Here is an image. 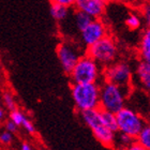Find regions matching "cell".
I'll return each mask as SVG.
<instances>
[{
	"instance_id": "cell-26",
	"label": "cell",
	"mask_w": 150,
	"mask_h": 150,
	"mask_svg": "<svg viewBox=\"0 0 150 150\" xmlns=\"http://www.w3.org/2000/svg\"><path fill=\"white\" fill-rule=\"evenodd\" d=\"M145 18H146V22H147V24H149V22H150V9H149V6L145 9Z\"/></svg>"
},
{
	"instance_id": "cell-23",
	"label": "cell",
	"mask_w": 150,
	"mask_h": 150,
	"mask_svg": "<svg viewBox=\"0 0 150 150\" xmlns=\"http://www.w3.org/2000/svg\"><path fill=\"white\" fill-rule=\"evenodd\" d=\"M52 3H59V4H62V6H66L68 8H71V6H74L75 0H50Z\"/></svg>"
},
{
	"instance_id": "cell-20",
	"label": "cell",
	"mask_w": 150,
	"mask_h": 150,
	"mask_svg": "<svg viewBox=\"0 0 150 150\" xmlns=\"http://www.w3.org/2000/svg\"><path fill=\"white\" fill-rule=\"evenodd\" d=\"M3 102L6 104V106L9 108L10 110H15V101L13 99V96L9 92H6L3 94Z\"/></svg>"
},
{
	"instance_id": "cell-12",
	"label": "cell",
	"mask_w": 150,
	"mask_h": 150,
	"mask_svg": "<svg viewBox=\"0 0 150 150\" xmlns=\"http://www.w3.org/2000/svg\"><path fill=\"white\" fill-rule=\"evenodd\" d=\"M50 15L55 21L59 23H62L66 21L69 15V8L59 3H52L50 6Z\"/></svg>"
},
{
	"instance_id": "cell-25",
	"label": "cell",
	"mask_w": 150,
	"mask_h": 150,
	"mask_svg": "<svg viewBox=\"0 0 150 150\" xmlns=\"http://www.w3.org/2000/svg\"><path fill=\"white\" fill-rule=\"evenodd\" d=\"M129 148H130L131 150H144V148L142 147L141 145L138 144V143L136 141H135V139L133 142H132L131 144L129 145Z\"/></svg>"
},
{
	"instance_id": "cell-6",
	"label": "cell",
	"mask_w": 150,
	"mask_h": 150,
	"mask_svg": "<svg viewBox=\"0 0 150 150\" xmlns=\"http://www.w3.org/2000/svg\"><path fill=\"white\" fill-rule=\"evenodd\" d=\"M116 119L118 131L128 134L133 138H136L144 125H147L141 115L128 107H122L119 112H116Z\"/></svg>"
},
{
	"instance_id": "cell-7",
	"label": "cell",
	"mask_w": 150,
	"mask_h": 150,
	"mask_svg": "<svg viewBox=\"0 0 150 150\" xmlns=\"http://www.w3.org/2000/svg\"><path fill=\"white\" fill-rule=\"evenodd\" d=\"M104 71V79L112 84L120 86L122 88L129 87L132 79V71L128 63L119 62L112 63L110 66L105 67Z\"/></svg>"
},
{
	"instance_id": "cell-5",
	"label": "cell",
	"mask_w": 150,
	"mask_h": 150,
	"mask_svg": "<svg viewBox=\"0 0 150 150\" xmlns=\"http://www.w3.org/2000/svg\"><path fill=\"white\" fill-rule=\"evenodd\" d=\"M125 93L120 86L104 81L100 85V108L116 114L125 107Z\"/></svg>"
},
{
	"instance_id": "cell-19",
	"label": "cell",
	"mask_w": 150,
	"mask_h": 150,
	"mask_svg": "<svg viewBox=\"0 0 150 150\" xmlns=\"http://www.w3.org/2000/svg\"><path fill=\"white\" fill-rule=\"evenodd\" d=\"M13 142V133L9 131H4L0 134V144L4 145V146H9L12 144Z\"/></svg>"
},
{
	"instance_id": "cell-3",
	"label": "cell",
	"mask_w": 150,
	"mask_h": 150,
	"mask_svg": "<svg viewBox=\"0 0 150 150\" xmlns=\"http://www.w3.org/2000/svg\"><path fill=\"white\" fill-rule=\"evenodd\" d=\"M101 66L88 55L81 56L70 72L72 84L97 83L100 78Z\"/></svg>"
},
{
	"instance_id": "cell-24",
	"label": "cell",
	"mask_w": 150,
	"mask_h": 150,
	"mask_svg": "<svg viewBox=\"0 0 150 150\" xmlns=\"http://www.w3.org/2000/svg\"><path fill=\"white\" fill-rule=\"evenodd\" d=\"M17 125L14 123V122L10 119L9 121L6 122V131H9V132H11V133H15V132H17Z\"/></svg>"
},
{
	"instance_id": "cell-13",
	"label": "cell",
	"mask_w": 150,
	"mask_h": 150,
	"mask_svg": "<svg viewBox=\"0 0 150 150\" xmlns=\"http://www.w3.org/2000/svg\"><path fill=\"white\" fill-rule=\"evenodd\" d=\"M100 114L102 117L104 125H106L107 128L110 129V131H112L114 133H118V125H117V119H116V114L112 112H108L106 110L100 108Z\"/></svg>"
},
{
	"instance_id": "cell-28",
	"label": "cell",
	"mask_w": 150,
	"mask_h": 150,
	"mask_svg": "<svg viewBox=\"0 0 150 150\" xmlns=\"http://www.w3.org/2000/svg\"><path fill=\"white\" fill-rule=\"evenodd\" d=\"M3 117H4V112H3L1 108H0V121L3 119Z\"/></svg>"
},
{
	"instance_id": "cell-21",
	"label": "cell",
	"mask_w": 150,
	"mask_h": 150,
	"mask_svg": "<svg viewBox=\"0 0 150 150\" xmlns=\"http://www.w3.org/2000/svg\"><path fill=\"white\" fill-rule=\"evenodd\" d=\"M21 127H23V128L25 129V130L28 132L29 134H35V125H32V122L30 121V120H29L27 117L24 119V121H23V123H22V125H21Z\"/></svg>"
},
{
	"instance_id": "cell-15",
	"label": "cell",
	"mask_w": 150,
	"mask_h": 150,
	"mask_svg": "<svg viewBox=\"0 0 150 150\" xmlns=\"http://www.w3.org/2000/svg\"><path fill=\"white\" fill-rule=\"evenodd\" d=\"M135 141L141 145L145 149H150V127L148 125H145L144 128L142 129L141 132L136 136Z\"/></svg>"
},
{
	"instance_id": "cell-22",
	"label": "cell",
	"mask_w": 150,
	"mask_h": 150,
	"mask_svg": "<svg viewBox=\"0 0 150 150\" xmlns=\"http://www.w3.org/2000/svg\"><path fill=\"white\" fill-rule=\"evenodd\" d=\"M135 138L131 137V136H129L128 134H125V133H121L120 132V137H119V142L121 143L123 146H129V145L131 144L132 142L134 141Z\"/></svg>"
},
{
	"instance_id": "cell-10",
	"label": "cell",
	"mask_w": 150,
	"mask_h": 150,
	"mask_svg": "<svg viewBox=\"0 0 150 150\" xmlns=\"http://www.w3.org/2000/svg\"><path fill=\"white\" fill-rule=\"evenodd\" d=\"M105 1L103 0H75V10L87 13L92 18H101L105 12Z\"/></svg>"
},
{
	"instance_id": "cell-2",
	"label": "cell",
	"mask_w": 150,
	"mask_h": 150,
	"mask_svg": "<svg viewBox=\"0 0 150 150\" xmlns=\"http://www.w3.org/2000/svg\"><path fill=\"white\" fill-rule=\"evenodd\" d=\"M81 116L83 121L90 128L93 133L94 137L103 145L104 147L112 148L115 143V133L110 131L106 125H104L100 114V107L92 110H81Z\"/></svg>"
},
{
	"instance_id": "cell-17",
	"label": "cell",
	"mask_w": 150,
	"mask_h": 150,
	"mask_svg": "<svg viewBox=\"0 0 150 150\" xmlns=\"http://www.w3.org/2000/svg\"><path fill=\"white\" fill-rule=\"evenodd\" d=\"M141 18L139 16L136 15V14H130V15L127 17L125 19V24L128 26L129 28L132 29V30H135V29H138L141 27Z\"/></svg>"
},
{
	"instance_id": "cell-14",
	"label": "cell",
	"mask_w": 150,
	"mask_h": 150,
	"mask_svg": "<svg viewBox=\"0 0 150 150\" xmlns=\"http://www.w3.org/2000/svg\"><path fill=\"white\" fill-rule=\"evenodd\" d=\"M92 19L93 18H92L90 15H88L87 13L83 12V11H79V10H75L73 21H74L75 28H76L77 31L81 32Z\"/></svg>"
},
{
	"instance_id": "cell-29",
	"label": "cell",
	"mask_w": 150,
	"mask_h": 150,
	"mask_svg": "<svg viewBox=\"0 0 150 150\" xmlns=\"http://www.w3.org/2000/svg\"><path fill=\"white\" fill-rule=\"evenodd\" d=\"M103 1H105V2H106V1H108V0H103Z\"/></svg>"
},
{
	"instance_id": "cell-11",
	"label": "cell",
	"mask_w": 150,
	"mask_h": 150,
	"mask_svg": "<svg viewBox=\"0 0 150 150\" xmlns=\"http://www.w3.org/2000/svg\"><path fill=\"white\" fill-rule=\"evenodd\" d=\"M137 76L141 81L142 85L147 90L150 89V62L148 61H142L137 67Z\"/></svg>"
},
{
	"instance_id": "cell-16",
	"label": "cell",
	"mask_w": 150,
	"mask_h": 150,
	"mask_svg": "<svg viewBox=\"0 0 150 150\" xmlns=\"http://www.w3.org/2000/svg\"><path fill=\"white\" fill-rule=\"evenodd\" d=\"M141 52H142L141 53L142 58L144 59V61L150 62V30L149 29L145 30L143 38H142Z\"/></svg>"
},
{
	"instance_id": "cell-8",
	"label": "cell",
	"mask_w": 150,
	"mask_h": 150,
	"mask_svg": "<svg viewBox=\"0 0 150 150\" xmlns=\"http://www.w3.org/2000/svg\"><path fill=\"white\" fill-rule=\"evenodd\" d=\"M57 56L66 74L69 75L77 60L81 57L79 47L72 43H61L57 47Z\"/></svg>"
},
{
	"instance_id": "cell-9",
	"label": "cell",
	"mask_w": 150,
	"mask_h": 150,
	"mask_svg": "<svg viewBox=\"0 0 150 150\" xmlns=\"http://www.w3.org/2000/svg\"><path fill=\"white\" fill-rule=\"evenodd\" d=\"M107 35L106 27L100 18H93L81 31V40L86 47Z\"/></svg>"
},
{
	"instance_id": "cell-4",
	"label": "cell",
	"mask_w": 150,
	"mask_h": 150,
	"mask_svg": "<svg viewBox=\"0 0 150 150\" xmlns=\"http://www.w3.org/2000/svg\"><path fill=\"white\" fill-rule=\"evenodd\" d=\"M87 55L97 61L101 67H107L114 63L117 58L118 47L112 37L105 35L87 47Z\"/></svg>"
},
{
	"instance_id": "cell-30",
	"label": "cell",
	"mask_w": 150,
	"mask_h": 150,
	"mask_svg": "<svg viewBox=\"0 0 150 150\" xmlns=\"http://www.w3.org/2000/svg\"><path fill=\"white\" fill-rule=\"evenodd\" d=\"M0 146H1V144H0Z\"/></svg>"
},
{
	"instance_id": "cell-27",
	"label": "cell",
	"mask_w": 150,
	"mask_h": 150,
	"mask_svg": "<svg viewBox=\"0 0 150 150\" xmlns=\"http://www.w3.org/2000/svg\"><path fill=\"white\" fill-rule=\"evenodd\" d=\"M21 149H22V150H31L32 147H31V145L28 144V143H23Z\"/></svg>"
},
{
	"instance_id": "cell-18",
	"label": "cell",
	"mask_w": 150,
	"mask_h": 150,
	"mask_svg": "<svg viewBox=\"0 0 150 150\" xmlns=\"http://www.w3.org/2000/svg\"><path fill=\"white\" fill-rule=\"evenodd\" d=\"M25 118H26V116L24 115L22 112H19V110H11L10 119H11L17 127H21V125H22L23 121H24V119Z\"/></svg>"
},
{
	"instance_id": "cell-1",
	"label": "cell",
	"mask_w": 150,
	"mask_h": 150,
	"mask_svg": "<svg viewBox=\"0 0 150 150\" xmlns=\"http://www.w3.org/2000/svg\"><path fill=\"white\" fill-rule=\"evenodd\" d=\"M72 99L79 112L100 106V85L97 83L72 84Z\"/></svg>"
}]
</instances>
